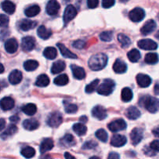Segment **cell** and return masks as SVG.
<instances>
[{"instance_id":"obj_1","label":"cell","mask_w":159,"mask_h":159,"mask_svg":"<svg viewBox=\"0 0 159 159\" xmlns=\"http://www.w3.org/2000/svg\"><path fill=\"white\" fill-rule=\"evenodd\" d=\"M108 61V57L105 54H96L92 56L89 60V67L93 71H99L106 67Z\"/></svg>"},{"instance_id":"obj_2","label":"cell","mask_w":159,"mask_h":159,"mask_svg":"<svg viewBox=\"0 0 159 159\" xmlns=\"http://www.w3.org/2000/svg\"><path fill=\"white\" fill-rule=\"evenodd\" d=\"M139 105L144 107L152 113H156L159 109V100L157 98L150 96H144L140 99Z\"/></svg>"},{"instance_id":"obj_3","label":"cell","mask_w":159,"mask_h":159,"mask_svg":"<svg viewBox=\"0 0 159 159\" xmlns=\"http://www.w3.org/2000/svg\"><path fill=\"white\" fill-rule=\"evenodd\" d=\"M115 86H116V83L112 79H107L102 82L101 85L98 87L97 92L99 95H102V96H109L111 94L114 90Z\"/></svg>"},{"instance_id":"obj_4","label":"cell","mask_w":159,"mask_h":159,"mask_svg":"<svg viewBox=\"0 0 159 159\" xmlns=\"http://www.w3.org/2000/svg\"><path fill=\"white\" fill-rule=\"evenodd\" d=\"M62 120H63V117H62L61 113L55 111L49 115L48 120H47V124L49 127L55 128V127H59L61 124Z\"/></svg>"},{"instance_id":"obj_5","label":"cell","mask_w":159,"mask_h":159,"mask_svg":"<svg viewBox=\"0 0 159 159\" xmlns=\"http://www.w3.org/2000/svg\"><path fill=\"white\" fill-rule=\"evenodd\" d=\"M138 46L141 49L145 50V51H154L158 48V44L156 42L151 39H143V40H139Z\"/></svg>"},{"instance_id":"obj_6","label":"cell","mask_w":159,"mask_h":159,"mask_svg":"<svg viewBox=\"0 0 159 159\" xmlns=\"http://www.w3.org/2000/svg\"><path fill=\"white\" fill-rule=\"evenodd\" d=\"M145 16V12L141 8H135L133 10H131L129 13V18L131 21L138 23L143 20V19Z\"/></svg>"},{"instance_id":"obj_7","label":"cell","mask_w":159,"mask_h":159,"mask_svg":"<svg viewBox=\"0 0 159 159\" xmlns=\"http://www.w3.org/2000/svg\"><path fill=\"white\" fill-rule=\"evenodd\" d=\"M108 128L112 132H118L127 128V124L123 119H118L108 124Z\"/></svg>"},{"instance_id":"obj_8","label":"cell","mask_w":159,"mask_h":159,"mask_svg":"<svg viewBox=\"0 0 159 159\" xmlns=\"http://www.w3.org/2000/svg\"><path fill=\"white\" fill-rule=\"evenodd\" d=\"M77 15V10L72 5H68L65 8V12H64V23L65 25H67L71 20H72Z\"/></svg>"},{"instance_id":"obj_9","label":"cell","mask_w":159,"mask_h":159,"mask_svg":"<svg viewBox=\"0 0 159 159\" xmlns=\"http://www.w3.org/2000/svg\"><path fill=\"white\" fill-rule=\"evenodd\" d=\"M92 115L96 119L99 120H102L106 119L107 116V110L102 106L97 105L93 107V110H92Z\"/></svg>"},{"instance_id":"obj_10","label":"cell","mask_w":159,"mask_h":159,"mask_svg":"<svg viewBox=\"0 0 159 159\" xmlns=\"http://www.w3.org/2000/svg\"><path fill=\"white\" fill-rule=\"evenodd\" d=\"M35 39L32 37H25L22 39L21 47L24 51H31L35 48Z\"/></svg>"},{"instance_id":"obj_11","label":"cell","mask_w":159,"mask_h":159,"mask_svg":"<svg viewBox=\"0 0 159 159\" xmlns=\"http://www.w3.org/2000/svg\"><path fill=\"white\" fill-rule=\"evenodd\" d=\"M130 139H131L133 145H137L141 141L143 138V130L139 127L133 129L130 134Z\"/></svg>"},{"instance_id":"obj_12","label":"cell","mask_w":159,"mask_h":159,"mask_svg":"<svg viewBox=\"0 0 159 159\" xmlns=\"http://www.w3.org/2000/svg\"><path fill=\"white\" fill-rule=\"evenodd\" d=\"M60 9V4L56 0H50L46 6V12L49 16L57 15Z\"/></svg>"},{"instance_id":"obj_13","label":"cell","mask_w":159,"mask_h":159,"mask_svg":"<svg viewBox=\"0 0 159 159\" xmlns=\"http://www.w3.org/2000/svg\"><path fill=\"white\" fill-rule=\"evenodd\" d=\"M157 24L155 20H149L145 23V24L142 26L141 30V33L144 36H147L148 34H152L155 29H156Z\"/></svg>"},{"instance_id":"obj_14","label":"cell","mask_w":159,"mask_h":159,"mask_svg":"<svg viewBox=\"0 0 159 159\" xmlns=\"http://www.w3.org/2000/svg\"><path fill=\"white\" fill-rule=\"evenodd\" d=\"M136 80L138 84L141 88H147L152 84V79L148 75L144 74H138L136 77Z\"/></svg>"},{"instance_id":"obj_15","label":"cell","mask_w":159,"mask_h":159,"mask_svg":"<svg viewBox=\"0 0 159 159\" xmlns=\"http://www.w3.org/2000/svg\"><path fill=\"white\" fill-rule=\"evenodd\" d=\"M18 49V42L15 38H10L5 43V50L9 54H14Z\"/></svg>"},{"instance_id":"obj_16","label":"cell","mask_w":159,"mask_h":159,"mask_svg":"<svg viewBox=\"0 0 159 159\" xmlns=\"http://www.w3.org/2000/svg\"><path fill=\"white\" fill-rule=\"evenodd\" d=\"M126 143H127V138L125 136L121 134H114L112 138L110 144L113 147L120 148L126 144Z\"/></svg>"},{"instance_id":"obj_17","label":"cell","mask_w":159,"mask_h":159,"mask_svg":"<svg viewBox=\"0 0 159 159\" xmlns=\"http://www.w3.org/2000/svg\"><path fill=\"white\" fill-rule=\"evenodd\" d=\"M23 79L22 72L19 70H13L9 75V82L12 85H17L20 83Z\"/></svg>"},{"instance_id":"obj_18","label":"cell","mask_w":159,"mask_h":159,"mask_svg":"<svg viewBox=\"0 0 159 159\" xmlns=\"http://www.w3.org/2000/svg\"><path fill=\"white\" fill-rule=\"evenodd\" d=\"M71 69L72 71L73 76L75 78L78 80H81L83 79L85 77V71L83 68L77 66V65H71Z\"/></svg>"},{"instance_id":"obj_19","label":"cell","mask_w":159,"mask_h":159,"mask_svg":"<svg viewBox=\"0 0 159 159\" xmlns=\"http://www.w3.org/2000/svg\"><path fill=\"white\" fill-rule=\"evenodd\" d=\"M14 100L11 97H4L0 101V106H1L2 110L4 111L12 110L14 107Z\"/></svg>"},{"instance_id":"obj_20","label":"cell","mask_w":159,"mask_h":159,"mask_svg":"<svg viewBox=\"0 0 159 159\" xmlns=\"http://www.w3.org/2000/svg\"><path fill=\"white\" fill-rule=\"evenodd\" d=\"M113 69L117 74H122V73H124L127 71V64L123 61H121L120 59H117L113 64Z\"/></svg>"},{"instance_id":"obj_21","label":"cell","mask_w":159,"mask_h":159,"mask_svg":"<svg viewBox=\"0 0 159 159\" xmlns=\"http://www.w3.org/2000/svg\"><path fill=\"white\" fill-rule=\"evenodd\" d=\"M57 48H59V50H60L61 54V55L63 56L64 57H65V58H71V59L77 58L76 54H75L74 53L71 52V51H69V50H68V48L63 44V43H58L57 44Z\"/></svg>"},{"instance_id":"obj_22","label":"cell","mask_w":159,"mask_h":159,"mask_svg":"<svg viewBox=\"0 0 159 159\" xmlns=\"http://www.w3.org/2000/svg\"><path fill=\"white\" fill-rule=\"evenodd\" d=\"M54 147V141L51 138H45L42 141L40 146V153L43 154L46 153L48 151L51 150Z\"/></svg>"},{"instance_id":"obj_23","label":"cell","mask_w":159,"mask_h":159,"mask_svg":"<svg viewBox=\"0 0 159 159\" xmlns=\"http://www.w3.org/2000/svg\"><path fill=\"white\" fill-rule=\"evenodd\" d=\"M40 124H39V122L35 119H28L25 120L23 123V127H24L26 130H37L39 127Z\"/></svg>"},{"instance_id":"obj_24","label":"cell","mask_w":159,"mask_h":159,"mask_svg":"<svg viewBox=\"0 0 159 159\" xmlns=\"http://www.w3.org/2000/svg\"><path fill=\"white\" fill-rule=\"evenodd\" d=\"M2 9L6 13L13 14L16 10V6L12 2L9 1V0H5L2 2Z\"/></svg>"},{"instance_id":"obj_25","label":"cell","mask_w":159,"mask_h":159,"mask_svg":"<svg viewBox=\"0 0 159 159\" xmlns=\"http://www.w3.org/2000/svg\"><path fill=\"white\" fill-rule=\"evenodd\" d=\"M37 22L30 20H23L20 23V28L23 31H28L34 29L37 26Z\"/></svg>"},{"instance_id":"obj_26","label":"cell","mask_w":159,"mask_h":159,"mask_svg":"<svg viewBox=\"0 0 159 159\" xmlns=\"http://www.w3.org/2000/svg\"><path fill=\"white\" fill-rule=\"evenodd\" d=\"M37 35L40 38L43 39V40H48L52 35V32H51V30L47 29L45 26L41 25L37 29Z\"/></svg>"},{"instance_id":"obj_27","label":"cell","mask_w":159,"mask_h":159,"mask_svg":"<svg viewBox=\"0 0 159 159\" xmlns=\"http://www.w3.org/2000/svg\"><path fill=\"white\" fill-rule=\"evenodd\" d=\"M65 63L61 60L57 61L56 62H54L52 65V67H51V73L53 75L55 74H59L60 72L63 71L65 68Z\"/></svg>"},{"instance_id":"obj_28","label":"cell","mask_w":159,"mask_h":159,"mask_svg":"<svg viewBox=\"0 0 159 159\" xmlns=\"http://www.w3.org/2000/svg\"><path fill=\"white\" fill-rule=\"evenodd\" d=\"M127 116L130 120H137L141 116V112L136 107H130L127 110Z\"/></svg>"},{"instance_id":"obj_29","label":"cell","mask_w":159,"mask_h":159,"mask_svg":"<svg viewBox=\"0 0 159 159\" xmlns=\"http://www.w3.org/2000/svg\"><path fill=\"white\" fill-rule=\"evenodd\" d=\"M50 79L48 76L45 74H42L37 77L35 85L38 87H46L49 85Z\"/></svg>"},{"instance_id":"obj_30","label":"cell","mask_w":159,"mask_h":159,"mask_svg":"<svg viewBox=\"0 0 159 159\" xmlns=\"http://www.w3.org/2000/svg\"><path fill=\"white\" fill-rule=\"evenodd\" d=\"M17 132V127L16 126L14 125V124H9L8 126V127L6 128V130L4 132H2L1 134L2 139L5 140L6 138H9V136H12V134H16Z\"/></svg>"},{"instance_id":"obj_31","label":"cell","mask_w":159,"mask_h":159,"mask_svg":"<svg viewBox=\"0 0 159 159\" xmlns=\"http://www.w3.org/2000/svg\"><path fill=\"white\" fill-rule=\"evenodd\" d=\"M43 56L46 58L50 59V60H53V59L56 58L57 55V51L56 48H53V47H48L46 48L43 51Z\"/></svg>"},{"instance_id":"obj_32","label":"cell","mask_w":159,"mask_h":159,"mask_svg":"<svg viewBox=\"0 0 159 159\" xmlns=\"http://www.w3.org/2000/svg\"><path fill=\"white\" fill-rule=\"evenodd\" d=\"M73 130L78 136H83L87 132V127L82 123H77L73 125Z\"/></svg>"},{"instance_id":"obj_33","label":"cell","mask_w":159,"mask_h":159,"mask_svg":"<svg viewBox=\"0 0 159 159\" xmlns=\"http://www.w3.org/2000/svg\"><path fill=\"white\" fill-rule=\"evenodd\" d=\"M22 111L28 116H34L37 113V107L34 103H28L22 108Z\"/></svg>"},{"instance_id":"obj_34","label":"cell","mask_w":159,"mask_h":159,"mask_svg":"<svg viewBox=\"0 0 159 159\" xmlns=\"http://www.w3.org/2000/svg\"><path fill=\"white\" fill-rule=\"evenodd\" d=\"M121 99L124 102H130L133 99V92L130 88H124L123 89L121 92Z\"/></svg>"},{"instance_id":"obj_35","label":"cell","mask_w":159,"mask_h":159,"mask_svg":"<svg viewBox=\"0 0 159 159\" xmlns=\"http://www.w3.org/2000/svg\"><path fill=\"white\" fill-rule=\"evenodd\" d=\"M40 11V6H37V5H34V6L27 8V9L25 10V15L27 17H34L35 16H37V14H39Z\"/></svg>"},{"instance_id":"obj_36","label":"cell","mask_w":159,"mask_h":159,"mask_svg":"<svg viewBox=\"0 0 159 159\" xmlns=\"http://www.w3.org/2000/svg\"><path fill=\"white\" fill-rule=\"evenodd\" d=\"M39 64L37 61L35 60H27L23 64L24 69L27 71H33L36 70L38 67Z\"/></svg>"},{"instance_id":"obj_37","label":"cell","mask_w":159,"mask_h":159,"mask_svg":"<svg viewBox=\"0 0 159 159\" xmlns=\"http://www.w3.org/2000/svg\"><path fill=\"white\" fill-rule=\"evenodd\" d=\"M127 57L130 60V61L135 63V62H138L140 60V58H141V54H140L138 50L132 49L127 54Z\"/></svg>"},{"instance_id":"obj_38","label":"cell","mask_w":159,"mask_h":159,"mask_svg":"<svg viewBox=\"0 0 159 159\" xmlns=\"http://www.w3.org/2000/svg\"><path fill=\"white\" fill-rule=\"evenodd\" d=\"M68 82H69V79H68V75L65 74L60 75L54 81V84L58 85V86H64V85H67L68 83Z\"/></svg>"},{"instance_id":"obj_39","label":"cell","mask_w":159,"mask_h":159,"mask_svg":"<svg viewBox=\"0 0 159 159\" xmlns=\"http://www.w3.org/2000/svg\"><path fill=\"white\" fill-rule=\"evenodd\" d=\"M61 142L66 147H71V146L75 144V140L72 135L70 134H67L61 139Z\"/></svg>"},{"instance_id":"obj_40","label":"cell","mask_w":159,"mask_h":159,"mask_svg":"<svg viewBox=\"0 0 159 159\" xmlns=\"http://www.w3.org/2000/svg\"><path fill=\"white\" fill-rule=\"evenodd\" d=\"M144 61L147 64H149V65H155V64L158 63V54H155V53H148V54H146L145 58H144Z\"/></svg>"},{"instance_id":"obj_41","label":"cell","mask_w":159,"mask_h":159,"mask_svg":"<svg viewBox=\"0 0 159 159\" xmlns=\"http://www.w3.org/2000/svg\"><path fill=\"white\" fill-rule=\"evenodd\" d=\"M36 152L31 147H26L21 150V155L26 158H31L35 155Z\"/></svg>"},{"instance_id":"obj_42","label":"cell","mask_w":159,"mask_h":159,"mask_svg":"<svg viewBox=\"0 0 159 159\" xmlns=\"http://www.w3.org/2000/svg\"><path fill=\"white\" fill-rule=\"evenodd\" d=\"M117 38L118 40L120 41V43L122 48H127V47L130 46V43H131L130 39L127 36L124 35V34H120L119 35H118Z\"/></svg>"},{"instance_id":"obj_43","label":"cell","mask_w":159,"mask_h":159,"mask_svg":"<svg viewBox=\"0 0 159 159\" xmlns=\"http://www.w3.org/2000/svg\"><path fill=\"white\" fill-rule=\"evenodd\" d=\"M99 83V79H95V80L93 81L91 83H89L88 85H86V87H85V93H89V94L93 93V92L96 89Z\"/></svg>"},{"instance_id":"obj_44","label":"cell","mask_w":159,"mask_h":159,"mask_svg":"<svg viewBox=\"0 0 159 159\" xmlns=\"http://www.w3.org/2000/svg\"><path fill=\"white\" fill-rule=\"evenodd\" d=\"M96 137L102 142H107L108 140V134L103 129H99L96 132Z\"/></svg>"},{"instance_id":"obj_45","label":"cell","mask_w":159,"mask_h":159,"mask_svg":"<svg viewBox=\"0 0 159 159\" xmlns=\"http://www.w3.org/2000/svg\"><path fill=\"white\" fill-rule=\"evenodd\" d=\"M64 105H65V110L67 113H75L77 112L78 110V107L75 104L70 103V102H66L65 101L64 102Z\"/></svg>"},{"instance_id":"obj_46","label":"cell","mask_w":159,"mask_h":159,"mask_svg":"<svg viewBox=\"0 0 159 159\" xmlns=\"http://www.w3.org/2000/svg\"><path fill=\"white\" fill-rule=\"evenodd\" d=\"M99 38H100L102 41H111L112 39H113V32H112V31H104V32L100 34Z\"/></svg>"},{"instance_id":"obj_47","label":"cell","mask_w":159,"mask_h":159,"mask_svg":"<svg viewBox=\"0 0 159 159\" xmlns=\"http://www.w3.org/2000/svg\"><path fill=\"white\" fill-rule=\"evenodd\" d=\"M85 45H86V43L84 40H75V41H74L72 43V47L76 48V49H83L85 47Z\"/></svg>"},{"instance_id":"obj_48","label":"cell","mask_w":159,"mask_h":159,"mask_svg":"<svg viewBox=\"0 0 159 159\" xmlns=\"http://www.w3.org/2000/svg\"><path fill=\"white\" fill-rule=\"evenodd\" d=\"M96 147H97V143L93 141H86L85 144L82 146V149L84 150H86V149H93L95 148Z\"/></svg>"},{"instance_id":"obj_49","label":"cell","mask_w":159,"mask_h":159,"mask_svg":"<svg viewBox=\"0 0 159 159\" xmlns=\"http://www.w3.org/2000/svg\"><path fill=\"white\" fill-rule=\"evenodd\" d=\"M9 17L6 16L4 14H2L0 16V24L2 27H6L9 25Z\"/></svg>"},{"instance_id":"obj_50","label":"cell","mask_w":159,"mask_h":159,"mask_svg":"<svg viewBox=\"0 0 159 159\" xmlns=\"http://www.w3.org/2000/svg\"><path fill=\"white\" fill-rule=\"evenodd\" d=\"M115 0H102V6L105 9H109L114 6Z\"/></svg>"},{"instance_id":"obj_51","label":"cell","mask_w":159,"mask_h":159,"mask_svg":"<svg viewBox=\"0 0 159 159\" xmlns=\"http://www.w3.org/2000/svg\"><path fill=\"white\" fill-rule=\"evenodd\" d=\"M87 5L89 9H95L99 6V0H87Z\"/></svg>"},{"instance_id":"obj_52","label":"cell","mask_w":159,"mask_h":159,"mask_svg":"<svg viewBox=\"0 0 159 159\" xmlns=\"http://www.w3.org/2000/svg\"><path fill=\"white\" fill-rule=\"evenodd\" d=\"M150 147L152 150H154L155 152H159V140H155L153 141L150 144Z\"/></svg>"},{"instance_id":"obj_53","label":"cell","mask_w":159,"mask_h":159,"mask_svg":"<svg viewBox=\"0 0 159 159\" xmlns=\"http://www.w3.org/2000/svg\"><path fill=\"white\" fill-rule=\"evenodd\" d=\"M9 120L12 123H17L19 122V120H20V117L17 116H12L9 118Z\"/></svg>"},{"instance_id":"obj_54","label":"cell","mask_w":159,"mask_h":159,"mask_svg":"<svg viewBox=\"0 0 159 159\" xmlns=\"http://www.w3.org/2000/svg\"><path fill=\"white\" fill-rule=\"evenodd\" d=\"M109 158H120V155H118L117 153H115V152H112L108 156Z\"/></svg>"},{"instance_id":"obj_55","label":"cell","mask_w":159,"mask_h":159,"mask_svg":"<svg viewBox=\"0 0 159 159\" xmlns=\"http://www.w3.org/2000/svg\"><path fill=\"white\" fill-rule=\"evenodd\" d=\"M152 134H154V136H155L156 138H159V127H157L156 128L152 130Z\"/></svg>"},{"instance_id":"obj_56","label":"cell","mask_w":159,"mask_h":159,"mask_svg":"<svg viewBox=\"0 0 159 159\" xmlns=\"http://www.w3.org/2000/svg\"><path fill=\"white\" fill-rule=\"evenodd\" d=\"M154 92H155V95H159V83H156L154 88Z\"/></svg>"},{"instance_id":"obj_57","label":"cell","mask_w":159,"mask_h":159,"mask_svg":"<svg viewBox=\"0 0 159 159\" xmlns=\"http://www.w3.org/2000/svg\"><path fill=\"white\" fill-rule=\"evenodd\" d=\"M5 124H6V123H5L4 119H1V126H0V129H1V130H2L3 129H4Z\"/></svg>"},{"instance_id":"obj_58","label":"cell","mask_w":159,"mask_h":159,"mask_svg":"<svg viewBox=\"0 0 159 159\" xmlns=\"http://www.w3.org/2000/svg\"><path fill=\"white\" fill-rule=\"evenodd\" d=\"M79 120H80V122H83V123H85L87 122V120H88V119H87V117L85 116H82V117L79 119Z\"/></svg>"},{"instance_id":"obj_59","label":"cell","mask_w":159,"mask_h":159,"mask_svg":"<svg viewBox=\"0 0 159 159\" xmlns=\"http://www.w3.org/2000/svg\"><path fill=\"white\" fill-rule=\"evenodd\" d=\"M65 158H75V157L72 156L71 155H70V154L68 153V152H66V153L65 154Z\"/></svg>"},{"instance_id":"obj_60","label":"cell","mask_w":159,"mask_h":159,"mask_svg":"<svg viewBox=\"0 0 159 159\" xmlns=\"http://www.w3.org/2000/svg\"><path fill=\"white\" fill-rule=\"evenodd\" d=\"M155 37H156V38L158 39V40H159V30L156 33V34H155Z\"/></svg>"},{"instance_id":"obj_61","label":"cell","mask_w":159,"mask_h":159,"mask_svg":"<svg viewBox=\"0 0 159 159\" xmlns=\"http://www.w3.org/2000/svg\"><path fill=\"white\" fill-rule=\"evenodd\" d=\"M3 71H4V67L2 65H1V73H3Z\"/></svg>"},{"instance_id":"obj_62","label":"cell","mask_w":159,"mask_h":159,"mask_svg":"<svg viewBox=\"0 0 159 159\" xmlns=\"http://www.w3.org/2000/svg\"><path fill=\"white\" fill-rule=\"evenodd\" d=\"M120 2H128L129 0H120Z\"/></svg>"},{"instance_id":"obj_63","label":"cell","mask_w":159,"mask_h":159,"mask_svg":"<svg viewBox=\"0 0 159 159\" xmlns=\"http://www.w3.org/2000/svg\"><path fill=\"white\" fill-rule=\"evenodd\" d=\"M64 1H65V2H68V1H70V0H64Z\"/></svg>"},{"instance_id":"obj_64","label":"cell","mask_w":159,"mask_h":159,"mask_svg":"<svg viewBox=\"0 0 159 159\" xmlns=\"http://www.w3.org/2000/svg\"><path fill=\"white\" fill-rule=\"evenodd\" d=\"M158 20H159V13H158Z\"/></svg>"}]
</instances>
